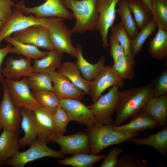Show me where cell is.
<instances>
[{"mask_svg": "<svg viewBox=\"0 0 167 167\" xmlns=\"http://www.w3.org/2000/svg\"><path fill=\"white\" fill-rule=\"evenodd\" d=\"M153 96L152 82L142 87L119 91L115 112L116 117L112 125L122 124L126 120L141 112Z\"/></svg>", "mask_w": 167, "mask_h": 167, "instance_id": "1", "label": "cell"}, {"mask_svg": "<svg viewBox=\"0 0 167 167\" xmlns=\"http://www.w3.org/2000/svg\"><path fill=\"white\" fill-rule=\"evenodd\" d=\"M67 9H69L75 19L71 30L72 34H80L87 31H97L98 14L96 0H62Z\"/></svg>", "mask_w": 167, "mask_h": 167, "instance_id": "2", "label": "cell"}, {"mask_svg": "<svg viewBox=\"0 0 167 167\" xmlns=\"http://www.w3.org/2000/svg\"><path fill=\"white\" fill-rule=\"evenodd\" d=\"M90 145V153L98 154L105 148L119 144L136 137L139 133L122 132L115 130L112 125H105L96 122L86 130Z\"/></svg>", "mask_w": 167, "mask_h": 167, "instance_id": "3", "label": "cell"}, {"mask_svg": "<svg viewBox=\"0 0 167 167\" xmlns=\"http://www.w3.org/2000/svg\"><path fill=\"white\" fill-rule=\"evenodd\" d=\"M61 20H64L58 18H39L32 14L26 15L14 4L11 15L0 31V45L6 38L16 32L35 25L49 28L54 23Z\"/></svg>", "mask_w": 167, "mask_h": 167, "instance_id": "4", "label": "cell"}, {"mask_svg": "<svg viewBox=\"0 0 167 167\" xmlns=\"http://www.w3.org/2000/svg\"><path fill=\"white\" fill-rule=\"evenodd\" d=\"M119 88L118 86H113L107 93L88 106L96 122L105 125H112L113 123L114 120L112 117L118 105Z\"/></svg>", "mask_w": 167, "mask_h": 167, "instance_id": "5", "label": "cell"}, {"mask_svg": "<svg viewBox=\"0 0 167 167\" xmlns=\"http://www.w3.org/2000/svg\"><path fill=\"white\" fill-rule=\"evenodd\" d=\"M45 157L60 159L65 158L64 154L59 151L51 149L47 144L37 139L28 149L23 152H18L8 159L5 165L13 167H24L28 162Z\"/></svg>", "mask_w": 167, "mask_h": 167, "instance_id": "6", "label": "cell"}, {"mask_svg": "<svg viewBox=\"0 0 167 167\" xmlns=\"http://www.w3.org/2000/svg\"><path fill=\"white\" fill-rule=\"evenodd\" d=\"M12 101L17 107L34 111L42 107L34 97L28 84L27 77L13 80L5 79Z\"/></svg>", "mask_w": 167, "mask_h": 167, "instance_id": "7", "label": "cell"}, {"mask_svg": "<svg viewBox=\"0 0 167 167\" xmlns=\"http://www.w3.org/2000/svg\"><path fill=\"white\" fill-rule=\"evenodd\" d=\"M14 5L24 14L34 15L39 18H58L64 20L74 18L72 13L66 7L62 0H46L41 5L32 7H26L24 1Z\"/></svg>", "mask_w": 167, "mask_h": 167, "instance_id": "8", "label": "cell"}, {"mask_svg": "<svg viewBox=\"0 0 167 167\" xmlns=\"http://www.w3.org/2000/svg\"><path fill=\"white\" fill-rule=\"evenodd\" d=\"M120 0H96V7L98 14L97 31L101 35L102 46H109V31L113 25L116 17V7Z\"/></svg>", "mask_w": 167, "mask_h": 167, "instance_id": "9", "label": "cell"}, {"mask_svg": "<svg viewBox=\"0 0 167 167\" xmlns=\"http://www.w3.org/2000/svg\"><path fill=\"white\" fill-rule=\"evenodd\" d=\"M63 21H57L48 28L50 39L54 50L75 57L76 49L71 37L72 33Z\"/></svg>", "mask_w": 167, "mask_h": 167, "instance_id": "10", "label": "cell"}, {"mask_svg": "<svg viewBox=\"0 0 167 167\" xmlns=\"http://www.w3.org/2000/svg\"><path fill=\"white\" fill-rule=\"evenodd\" d=\"M2 84L3 95L0 103V124L3 129L19 131L20 110L12 101L4 80Z\"/></svg>", "mask_w": 167, "mask_h": 167, "instance_id": "11", "label": "cell"}, {"mask_svg": "<svg viewBox=\"0 0 167 167\" xmlns=\"http://www.w3.org/2000/svg\"><path fill=\"white\" fill-rule=\"evenodd\" d=\"M125 84L124 80L116 74L111 66H105L96 76L90 82V96L94 102L108 88L114 86L121 88Z\"/></svg>", "mask_w": 167, "mask_h": 167, "instance_id": "12", "label": "cell"}, {"mask_svg": "<svg viewBox=\"0 0 167 167\" xmlns=\"http://www.w3.org/2000/svg\"><path fill=\"white\" fill-rule=\"evenodd\" d=\"M54 143L60 147L59 152L64 154L80 153H90V145L88 135L86 132L80 131L68 135H58Z\"/></svg>", "mask_w": 167, "mask_h": 167, "instance_id": "13", "label": "cell"}, {"mask_svg": "<svg viewBox=\"0 0 167 167\" xmlns=\"http://www.w3.org/2000/svg\"><path fill=\"white\" fill-rule=\"evenodd\" d=\"M80 101L62 99L60 100V105L65 110L71 121L85 125L87 127H91L96 122L94 115L88 106Z\"/></svg>", "mask_w": 167, "mask_h": 167, "instance_id": "14", "label": "cell"}, {"mask_svg": "<svg viewBox=\"0 0 167 167\" xmlns=\"http://www.w3.org/2000/svg\"><path fill=\"white\" fill-rule=\"evenodd\" d=\"M53 109L41 107L34 111L38 139L47 144L54 143L58 135L53 118Z\"/></svg>", "mask_w": 167, "mask_h": 167, "instance_id": "15", "label": "cell"}, {"mask_svg": "<svg viewBox=\"0 0 167 167\" xmlns=\"http://www.w3.org/2000/svg\"><path fill=\"white\" fill-rule=\"evenodd\" d=\"M48 28L41 25L33 26L15 33L13 36L22 42L50 51L54 49Z\"/></svg>", "mask_w": 167, "mask_h": 167, "instance_id": "16", "label": "cell"}, {"mask_svg": "<svg viewBox=\"0 0 167 167\" xmlns=\"http://www.w3.org/2000/svg\"><path fill=\"white\" fill-rule=\"evenodd\" d=\"M31 60L26 58H15L10 57L7 58L5 67L1 70L2 76L6 79L13 80L30 76L34 72Z\"/></svg>", "mask_w": 167, "mask_h": 167, "instance_id": "17", "label": "cell"}, {"mask_svg": "<svg viewBox=\"0 0 167 167\" xmlns=\"http://www.w3.org/2000/svg\"><path fill=\"white\" fill-rule=\"evenodd\" d=\"M53 83V92L60 100L72 98L81 100L85 93L73 84L66 77L58 71L50 72Z\"/></svg>", "mask_w": 167, "mask_h": 167, "instance_id": "18", "label": "cell"}, {"mask_svg": "<svg viewBox=\"0 0 167 167\" xmlns=\"http://www.w3.org/2000/svg\"><path fill=\"white\" fill-rule=\"evenodd\" d=\"M132 117L130 121L126 124L112 126L115 130L118 131L128 133H139L140 131L159 126L156 120L142 111Z\"/></svg>", "mask_w": 167, "mask_h": 167, "instance_id": "19", "label": "cell"}, {"mask_svg": "<svg viewBox=\"0 0 167 167\" xmlns=\"http://www.w3.org/2000/svg\"><path fill=\"white\" fill-rule=\"evenodd\" d=\"M20 123L24 136L18 139L19 147L30 146L37 138V127L34 111L24 109L20 110Z\"/></svg>", "mask_w": 167, "mask_h": 167, "instance_id": "20", "label": "cell"}, {"mask_svg": "<svg viewBox=\"0 0 167 167\" xmlns=\"http://www.w3.org/2000/svg\"><path fill=\"white\" fill-rule=\"evenodd\" d=\"M19 131L3 129L0 135V166L19 152Z\"/></svg>", "mask_w": 167, "mask_h": 167, "instance_id": "21", "label": "cell"}, {"mask_svg": "<svg viewBox=\"0 0 167 167\" xmlns=\"http://www.w3.org/2000/svg\"><path fill=\"white\" fill-rule=\"evenodd\" d=\"M76 61L75 63L82 77L89 82L92 81L105 66V57L103 55L95 64L88 62L84 58L82 47L80 44L76 46Z\"/></svg>", "mask_w": 167, "mask_h": 167, "instance_id": "22", "label": "cell"}, {"mask_svg": "<svg viewBox=\"0 0 167 167\" xmlns=\"http://www.w3.org/2000/svg\"><path fill=\"white\" fill-rule=\"evenodd\" d=\"M142 111L156 120L160 126H165L167 120V94L152 97Z\"/></svg>", "mask_w": 167, "mask_h": 167, "instance_id": "23", "label": "cell"}, {"mask_svg": "<svg viewBox=\"0 0 167 167\" xmlns=\"http://www.w3.org/2000/svg\"><path fill=\"white\" fill-rule=\"evenodd\" d=\"M128 142L138 145H146L153 148L165 158L167 152V127H162L159 131L144 138H132Z\"/></svg>", "mask_w": 167, "mask_h": 167, "instance_id": "24", "label": "cell"}, {"mask_svg": "<svg viewBox=\"0 0 167 167\" xmlns=\"http://www.w3.org/2000/svg\"><path fill=\"white\" fill-rule=\"evenodd\" d=\"M57 71L64 75L75 86L84 92L85 94L90 95V82L85 80L81 75L75 63L65 62L61 63Z\"/></svg>", "mask_w": 167, "mask_h": 167, "instance_id": "25", "label": "cell"}, {"mask_svg": "<svg viewBox=\"0 0 167 167\" xmlns=\"http://www.w3.org/2000/svg\"><path fill=\"white\" fill-rule=\"evenodd\" d=\"M4 40L13 46L10 53L22 55L31 59H40L49 52L42 51L34 45L22 42L13 36H8Z\"/></svg>", "mask_w": 167, "mask_h": 167, "instance_id": "26", "label": "cell"}, {"mask_svg": "<svg viewBox=\"0 0 167 167\" xmlns=\"http://www.w3.org/2000/svg\"><path fill=\"white\" fill-rule=\"evenodd\" d=\"M63 53L55 50L49 51L43 58L34 60L33 66L34 72L49 74L55 71L61 64Z\"/></svg>", "mask_w": 167, "mask_h": 167, "instance_id": "27", "label": "cell"}, {"mask_svg": "<svg viewBox=\"0 0 167 167\" xmlns=\"http://www.w3.org/2000/svg\"><path fill=\"white\" fill-rule=\"evenodd\" d=\"M158 28L156 34L149 43L148 49L152 58L161 60L167 56V31Z\"/></svg>", "mask_w": 167, "mask_h": 167, "instance_id": "28", "label": "cell"}, {"mask_svg": "<svg viewBox=\"0 0 167 167\" xmlns=\"http://www.w3.org/2000/svg\"><path fill=\"white\" fill-rule=\"evenodd\" d=\"M116 13L120 17V21L131 40L134 38L139 31L135 20L131 14L126 0H120L117 3Z\"/></svg>", "mask_w": 167, "mask_h": 167, "instance_id": "29", "label": "cell"}, {"mask_svg": "<svg viewBox=\"0 0 167 167\" xmlns=\"http://www.w3.org/2000/svg\"><path fill=\"white\" fill-rule=\"evenodd\" d=\"M70 157L60 159L58 164L60 165H68L73 167H91L97 162L104 159L105 155L93 154L80 153L73 154Z\"/></svg>", "mask_w": 167, "mask_h": 167, "instance_id": "30", "label": "cell"}, {"mask_svg": "<svg viewBox=\"0 0 167 167\" xmlns=\"http://www.w3.org/2000/svg\"><path fill=\"white\" fill-rule=\"evenodd\" d=\"M138 28L141 29L152 19L151 11L141 0H126Z\"/></svg>", "mask_w": 167, "mask_h": 167, "instance_id": "31", "label": "cell"}, {"mask_svg": "<svg viewBox=\"0 0 167 167\" xmlns=\"http://www.w3.org/2000/svg\"><path fill=\"white\" fill-rule=\"evenodd\" d=\"M157 28L156 23L152 19L148 24L141 28L134 38L131 40V51L134 58L141 51L145 41Z\"/></svg>", "mask_w": 167, "mask_h": 167, "instance_id": "32", "label": "cell"}, {"mask_svg": "<svg viewBox=\"0 0 167 167\" xmlns=\"http://www.w3.org/2000/svg\"><path fill=\"white\" fill-rule=\"evenodd\" d=\"M135 65V61L125 55L113 63L112 67L116 74L121 79L131 81L136 76L134 69Z\"/></svg>", "mask_w": 167, "mask_h": 167, "instance_id": "33", "label": "cell"}, {"mask_svg": "<svg viewBox=\"0 0 167 167\" xmlns=\"http://www.w3.org/2000/svg\"><path fill=\"white\" fill-rule=\"evenodd\" d=\"M151 11L158 28L167 31V0H152Z\"/></svg>", "mask_w": 167, "mask_h": 167, "instance_id": "34", "label": "cell"}, {"mask_svg": "<svg viewBox=\"0 0 167 167\" xmlns=\"http://www.w3.org/2000/svg\"><path fill=\"white\" fill-rule=\"evenodd\" d=\"M28 84L33 91H53V83L48 73L34 72L27 77Z\"/></svg>", "mask_w": 167, "mask_h": 167, "instance_id": "35", "label": "cell"}, {"mask_svg": "<svg viewBox=\"0 0 167 167\" xmlns=\"http://www.w3.org/2000/svg\"><path fill=\"white\" fill-rule=\"evenodd\" d=\"M109 37L118 41L124 49L126 55L132 60L135 61L131 51V40L123 27L121 22L113 25L110 28Z\"/></svg>", "mask_w": 167, "mask_h": 167, "instance_id": "36", "label": "cell"}, {"mask_svg": "<svg viewBox=\"0 0 167 167\" xmlns=\"http://www.w3.org/2000/svg\"><path fill=\"white\" fill-rule=\"evenodd\" d=\"M32 93L42 107L53 109L60 105V99L53 91H33Z\"/></svg>", "mask_w": 167, "mask_h": 167, "instance_id": "37", "label": "cell"}, {"mask_svg": "<svg viewBox=\"0 0 167 167\" xmlns=\"http://www.w3.org/2000/svg\"><path fill=\"white\" fill-rule=\"evenodd\" d=\"M53 116L58 135H64L71 121L66 112L59 105L53 109Z\"/></svg>", "mask_w": 167, "mask_h": 167, "instance_id": "38", "label": "cell"}, {"mask_svg": "<svg viewBox=\"0 0 167 167\" xmlns=\"http://www.w3.org/2000/svg\"><path fill=\"white\" fill-rule=\"evenodd\" d=\"M147 165L144 159L136 156L127 155L118 159L117 167H145Z\"/></svg>", "mask_w": 167, "mask_h": 167, "instance_id": "39", "label": "cell"}, {"mask_svg": "<svg viewBox=\"0 0 167 167\" xmlns=\"http://www.w3.org/2000/svg\"><path fill=\"white\" fill-rule=\"evenodd\" d=\"M154 96H159L167 94V70L163 71L152 82Z\"/></svg>", "mask_w": 167, "mask_h": 167, "instance_id": "40", "label": "cell"}, {"mask_svg": "<svg viewBox=\"0 0 167 167\" xmlns=\"http://www.w3.org/2000/svg\"><path fill=\"white\" fill-rule=\"evenodd\" d=\"M124 151V150L122 148H113L107 155L105 156L100 167H117L118 161V156Z\"/></svg>", "mask_w": 167, "mask_h": 167, "instance_id": "41", "label": "cell"}, {"mask_svg": "<svg viewBox=\"0 0 167 167\" xmlns=\"http://www.w3.org/2000/svg\"><path fill=\"white\" fill-rule=\"evenodd\" d=\"M110 54L113 63L126 55L125 50L119 42L116 39L109 37Z\"/></svg>", "mask_w": 167, "mask_h": 167, "instance_id": "42", "label": "cell"}, {"mask_svg": "<svg viewBox=\"0 0 167 167\" xmlns=\"http://www.w3.org/2000/svg\"><path fill=\"white\" fill-rule=\"evenodd\" d=\"M15 3L12 0H0V20L6 22L11 15Z\"/></svg>", "mask_w": 167, "mask_h": 167, "instance_id": "43", "label": "cell"}, {"mask_svg": "<svg viewBox=\"0 0 167 167\" xmlns=\"http://www.w3.org/2000/svg\"><path fill=\"white\" fill-rule=\"evenodd\" d=\"M12 46L8 45L5 47L0 48V81L2 83L4 79L1 73V66L3 61L6 56L10 53L11 49Z\"/></svg>", "mask_w": 167, "mask_h": 167, "instance_id": "44", "label": "cell"}, {"mask_svg": "<svg viewBox=\"0 0 167 167\" xmlns=\"http://www.w3.org/2000/svg\"><path fill=\"white\" fill-rule=\"evenodd\" d=\"M147 7L151 11L152 8V0H141Z\"/></svg>", "mask_w": 167, "mask_h": 167, "instance_id": "45", "label": "cell"}, {"mask_svg": "<svg viewBox=\"0 0 167 167\" xmlns=\"http://www.w3.org/2000/svg\"><path fill=\"white\" fill-rule=\"evenodd\" d=\"M5 23L4 21L0 20V31L3 27Z\"/></svg>", "mask_w": 167, "mask_h": 167, "instance_id": "46", "label": "cell"}, {"mask_svg": "<svg viewBox=\"0 0 167 167\" xmlns=\"http://www.w3.org/2000/svg\"><path fill=\"white\" fill-rule=\"evenodd\" d=\"M1 128H2V126H1L0 124V130Z\"/></svg>", "mask_w": 167, "mask_h": 167, "instance_id": "47", "label": "cell"}]
</instances>
